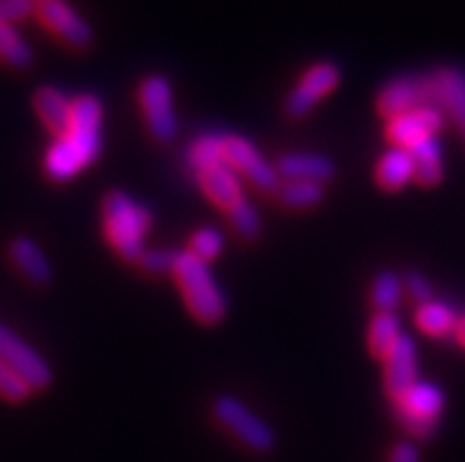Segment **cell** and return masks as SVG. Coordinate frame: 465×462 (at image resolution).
I'll list each match as a JSON object with an SVG mask.
<instances>
[{
	"label": "cell",
	"instance_id": "6da1fadb",
	"mask_svg": "<svg viewBox=\"0 0 465 462\" xmlns=\"http://www.w3.org/2000/svg\"><path fill=\"white\" fill-rule=\"evenodd\" d=\"M102 116L104 109L94 94H81L71 100L69 133L54 137L45 153V172L50 180H71L97 161L102 152Z\"/></svg>",
	"mask_w": 465,
	"mask_h": 462
},
{
	"label": "cell",
	"instance_id": "7a4b0ae2",
	"mask_svg": "<svg viewBox=\"0 0 465 462\" xmlns=\"http://www.w3.org/2000/svg\"><path fill=\"white\" fill-rule=\"evenodd\" d=\"M102 227L106 243L124 262H135L144 252V236L152 229V212L128 193L109 192L102 201Z\"/></svg>",
	"mask_w": 465,
	"mask_h": 462
},
{
	"label": "cell",
	"instance_id": "3957f363",
	"mask_svg": "<svg viewBox=\"0 0 465 462\" xmlns=\"http://www.w3.org/2000/svg\"><path fill=\"white\" fill-rule=\"evenodd\" d=\"M180 293H183L184 305L189 314L203 326H215L227 314L224 295L213 279L206 262L196 260L192 252H180L177 255L175 271H173Z\"/></svg>",
	"mask_w": 465,
	"mask_h": 462
},
{
	"label": "cell",
	"instance_id": "277c9868",
	"mask_svg": "<svg viewBox=\"0 0 465 462\" xmlns=\"http://www.w3.org/2000/svg\"><path fill=\"white\" fill-rule=\"evenodd\" d=\"M392 404H395L397 422L404 428V432L416 439H428L435 434L437 420L442 416L444 394L432 382H416Z\"/></svg>",
	"mask_w": 465,
	"mask_h": 462
},
{
	"label": "cell",
	"instance_id": "5b68a950",
	"mask_svg": "<svg viewBox=\"0 0 465 462\" xmlns=\"http://www.w3.org/2000/svg\"><path fill=\"white\" fill-rule=\"evenodd\" d=\"M213 418L218 420L220 428L227 429L239 444H243L251 451L270 453L277 444V437H274L270 425L265 420H260L253 410L242 404L239 398L227 397V394L215 398Z\"/></svg>",
	"mask_w": 465,
	"mask_h": 462
},
{
	"label": "cell",
	"instance_id": "8992f818",
	"mask_svg": "<svg viewBox=\"0 0 465 462\" xmlns=\"http://www.w3.org/2000/svg\"><path fill=\"white\" fill-rule=\"evenodd\" d=\"M137 100H140L142 116H144L149 135L159 144H171L177 137V130H180L171 83L163 76H147L140 83Z\"/></svg>",
	"mask_w": 465,
	"mask_h": 462
},
{
	"label": "cell",
	"instance_id": "52a82bcc",
	"mask_svg": "<svg viewBox=\"0 0 465 462\" xmlns=\"http://www.w3.org/2000/svg\"><path fill=\"white\" fill-rule=\"evenodd\" d=\"M0 361L17 375L31 392H43L53 382V369L12 328L0 323Z\"/></svg>",
	"mask_w": 465,
	"mask_h": 462
},
{
	"label": "cell",
	"instance_id": "ba28073f",
	"mask_svg": "<svg viewBox=\"0 0 465 462\" xmlns=\"http://www.w3.org/2000/svg\"><path fill=\"white\" fill-rule=\"evenodd\" d=\"M223 161L234 172H242L258 192L277 193L279 187H282V177L277 175L274 165L267 163L265 158L258 153V149L243 137L224 135Z\"/></svg>",
	"mask_w": 465,
	"mask_h": 462
},
{
	"label": "cell",
	"instance_id": "9c48e42d",
	"mask_svg": "<svg viewBox=\"0 0 465 462\" xmlns=\"http://www.w3.org/2000/svg\"><path fill=\"white\" fill-rule=\"evenodd\" d=\"M35 15L43 26L71 50H88L93 45V29L64 0H41L35 3Z\"/></svg>",
	"mask_w": 465,
	"mask_h": 462
},
{
	"label": "cell",
	"instance_id": "30bf717a",
	"mask_svg": "<svg viewBox=\"0 0 465 462\" xmlns=\"http://www.w3.org/2000/svg\"><path fill=\"white\" fill-rule=\"evenodd\" d=\"M338 83H341V69L336 64L324 62V64H314L312 69H307L301 83L286 97V104H283L286 116L305 118L319 100H324L331 90L338 88Z\"/></svg>",
	"mask_w": 465,
	"mask_h": 462
},
{
	"label": "cell",
	"instance_id": "8fae6325",
	"mask_svg": "<svg viewBox=\"0 0 465 462\" xmlns=\"http://www.w3.org/2000/svg\"><path fill=\"white\" fill-rule=\"evenodd\" d=\"M444 113L437 106L423 104L409 113L390 118L388 123V140L395 149H413L428 137H435L437 130H442Z\"/></svg>",
	"mask_w": 465,
	"mask_h": 462
},
{
	"label": "cell",
	"instance_id": "7c38bea8",
	"mask_svg": "<svg viewBox=\"0 0 465 462\" xmlns=\"http://www.w3.org/2000/svg\"><path fill=\"white\" fill-rule=\"evenodd\" d=\"M423 93L425 104L447 112L465 133V74L456 69L435 71L423 78Z\"/></svg>",
	"mask_w": 465,
	"mask_h": 462
},
{
	"label": "cell",
	"instance_id": "4fadbf2b",
	"mask_svg": "<svg viewBox=\"0 0 465 462\" xmlns=\"http://www.w3.org/2000/svg\"><path fill=\"white\" fill-rule=\"evenodd\" d=\"M419 382V359H416V342L409 335L397 339L395 349L385 359L383 385L388 397L395 401L401 394Z\"/></svg>",
	"mask_w": 465,
	"mask_h": 462
},
{
	"label": "cell",
	"instance_id": "5bb4252c",
	"mask_svg": "<svg viewBox=\"0 0 465 462\" xmlns=\"http://www.w3.org/2000/svg\"><path fill=\"white\" fill-rule=\"evenodd\" d=\"M425 104V93H423V78H411V76H400L395 81H390L381 94H378L376 106L378 113L390 118L409 113L413 109Z\"/></svg>",
	"mask_w": 465,
	"mask_h": 462
},
{
	"label": "cell",
	"instance_id": "9a60e30c",
	"mask_svg": "<svg viewBox=\"0 0 465 462\" xmlns=\"http://www.w3.org/2000/svg\"><path fill=\"white\" fill-rule=\"evenodd\" d=\"M277 175L286 182H324L336 177L333 161L322 153H283L274 165Z\"/></svg>",
	"mask_w": 465,
	"mask_h": 462
},
{
	"label": "cell",
	"instance_id": "2e32d148",
	"mask_svg": "<svg viewBox=\"0 0 465 462\" xmlns=\"http://www.w3.org/2000/svg\"><path fill=\"white\" fill-rule=\"evenodd\" d=\"M10 260L31 286H47L53 281V264L45 252L29 236H17L10 243Z\"/></svg>",
	"mask_w": 465,
	"mask_h": 462
},
{
	"label": "cell",
	"instance_id": "e0dca14e",
	"mask_svg": "<svg viewBox=\"0 0 465 462\" xmlns=\"http://www.w3.org/2000/svg\"><path fill=\"white\" fill-rule=\"evenodd\" d=\"M196 180H199L201 192L206 193L208 199L218 208H223V211H230L236 201L243 199L242 182H239L236 172L227 163H218L213 165V168L201 170Z\"/></svg>",
	"mask_w": 465,
	"mask_h": 462
},
{
	"label": "cell",
	"instance_id": "ac0fdd59",
	"mask_svg": "<svg viewBox=\"0 0 465 462\" xmlns=\"http://www.w3.org/2000/svg\"><path fill=\"white\" fill-rule=\"evenodd\" d=\"M34 109L54 137H62L71 128V100H66L64 93L57 88H41L34 94Z\"/></svg>",
	"mask_w": 465,
	"mask_h": 462
},
{
	"label": "cell",
	"instance_id": "d6986e66",
	"mask_svg": "<svg viewBox=\"0 0 465 462\" xmlns=\"http://www.w3.org/2000/svg\"><path fill=\"white\" fill-rule=\"evenodd\" d=\"M401 338V323L400 316L395 311H385V314H376L369 323L366 330V347L371 351V357L388 359L390 351L395 349L397 339Z\"/></svg>",
	"mask_w": 465,
	"mask_h": 462
},
{
	"label": "cell",
	"instance_id": "ffe728a7",
	"mask_svg": "<svg viewBox=\"0 0 465 462\" xmlns=\"http://www.w3.org/2000/svg\"><path fill=\"white\" fill-rule=\"evenodd\" d=\"M413 180V161L407 149H390L376 168V182L385 192H400Z\"/></svg>",
	"mask_w": 465,
	"mask_h": 462
},
{
	"label": "cell",
	"instance_id": "44dd1931",
	"mask_svg": "<svg viewBox=\"0 0 465 462\" xmlns=\"http://www.w3.org/2000/svg\"><path fill=\"white\" fill-rule=\"evenodd\" d=\"M413 161V180L423 187H435L442 180V149L435 137H428L413 149H409Z\"/></svg>",
	"mask_w": 465,
	"mask_h": 462
},
{
	"label": "cell",
	"instance_id": "7402d4cb",
	"mask_svg": "<svg viewBox=\"0 0 465 462\" xmlns=\"http://www.w3.org/2000/svg\"><path fill=\"white\" fill-rule=\"evenodd\" d=\"M0 62L15 71H24L34 64V50L12 24H0Z\"/></svg>",
	"mask_w": 465,
	"mask_h": 462
},
{
	"label": "cell",
	"instance_id": "603a6c76",
	"mask_svg": "<svg viewBox=\"0 0 465 462\" xmlns=\"http://www.w3.org/2000/svg\"><path fill=\"white\" fill-rule=\"evenodd\" d=\"M277 199L289 211H310L324 201V184H319V182H286L279 187Z\"/></svg>",
	"mask_w": 465,
	"mask_h": 462
},
{
	"label": "cell",
	"instance_id": "cb8c5ba5",
	"mask_svg": "<svg viewBox=\"0 0 465 462\" xmlns=\"http://www.w3.org/2000/svg\"><path fill=\"white\" fill-rule=\"evenodd\" d=\"M456 321L459 319H456L454 310L444 302H435V300L419 305V310H416V323L423 333L432 335V338H442V335L451 333L456 328Z\"/></svg>",
	"mask_w": 465,
	"mask_h": 462
},
{
	"label": "cell",
	"instance_id": "d4e9b609",
	"mask_svg": "<svg viewBox=\"0 0 465 462\" xmlns=\"http://www.w3.org/2000/svg\"><path fill=\"white\" fill-rule=\"evenodd\" d=\"M404 295V281L395 271H381L373 279L371 286V305L376 307V314H385V311H395Z\"/></svg>",
	"mask_w": 465,
	"mask_h": 462
},
{
	"label": "cell",
	"instance_id": "484cf974",
	"mask_svg": "<svg viewBox=\"0 0 465 462\" xmlns=\"http://www.w3.org/2000/svg\"><path fill=\"white\" fill-rule=\"evenodd\" d=\"M223 142L224 135H218V133H208V135H201L199 140L189 147L187 153V163L189 170L199 175L201 170L213 168V165L224 163L223 161Z\"/></svg>",
	"mask_w": 465,
	"mask_h": 462
},
{
	"label": "cell",
	"instance_id": "4316f807",
	"mask_svg": "<svg viewBox=\"0 0 465 462\" xmlns=\"http://www.w3.org/2000/svg\"><path fill=\"white\" fill-rule=\"evenodd\" d=\"M224 212L230 217L232 229H234V234L239 239L246 241V243H253V241L260 239V234H262V222H260L258 211L251 205V201H236L230 211Z\"/></svg>",
	"mask_w": 465,
	"mask_h": 462
},
{
	"label": "cell",
	"instance_id": "83f0119b",
	"mask_svg": "<svg viewBox=\"0 0 465 462\" xmlns=\"http://www.w3.org/2000/svg\"><path fill=\"white\" fill-rule=\"evenodd\" d=\"M224 248V241H223V234H220L218 229L213 227H203L199 229L194 236H192V241H189V251L192 252L196 260H201V262H211V260H215L223 252Z\"/></svg>",
	"mask_w": 465,
	"mask_h": 462
},
{
	"label": "cell",
	"instance_id": "f1b7e54d",
	"mask_svg": "<svg viewBox=\"0 0 465 462\" xmlns=\"http://www.w3.org/2000/svg\"><path fill=\"white\" fill-rule=\"evenodd\" d=\"M177 255H180V252L175 251H144L142 252V258L137 260V264H140V270L144 271V274L165 276L175 271Z\"/></svg>",
	"mask_w": 465,
	"mask_h": 462
},
{
	"label": "cell",
	"instance_id": "f546056e",
	"mask_svg": "<svg viewBox=\"0 0 465 462\" xmlns=\"http://www.w3.org/2000/svg\"><path fill=\"white\" fill-rule=\"evenodd\" d=\"M31 389L19 380L17 375L0 361V398H5L10 404H24L31 397Z\"/></svg>",
	"mask_w": 465,
	"mask_h": 462
},
{
	"label": "cell",
	"instance_id": "4dcf8cb0",
	"mask_svg": "<svg viewBox=\"0 0 465 462\" xmlns=\"http://www.w3.org/2000/svg\"><path fill=\"white\" fill-rule=\"evenodd\" d=\"M404 290H407V293L411 295V300H416L419 305H425V302H430L432 300L430 281H428L423 274H419V271H409L407 279H404Z\"/></svg>",
	"mask_w": 465,
	"mask_h": 462
},
{
	"label": "cell",
	"instance_id": "1f68e13d",
	"mask_svg": "<svg viewBox=\"0 0 465 462\" xmlns=\"http://www.w3.org/2000/svg\"><path fill=\"white\" fill-rule=\"evenodd\" d=\"M35 5L31 0H0V24H12L29 17Z\"/></svg>",
	"mask_w": 465,
	"mask_h": 462
},
{
	"label": "cell",
	"instance_id": "d6a6232c",
	"mask_svg": "<svg viewBox=\"0 0 465 462\" xmlns=\"http://www.w3.org/2000/svg\"><path fill=\"white\" fill-rule=\"evenodd\" d=\"M390 462H420L419 448L411 441H401L390 453Z\"/></svg>",
	"mask_w": 465,
	"mask_h": 462
},
{
	"label": "cell",
	"instance_id": "836d02e7",
	"mask_svg": "<svg viewBox=\"0 0 465 462\" xmlns=\"http://www.w3.org/2000/svg\"><path fill=\"white\" fill-rule=\"evenodd\" d=\"M454 330H456V338H459V342L465 347V316H460L459 321H456Z\"/></svg>",
	"mask_w": 465,
	"mask_h": 462
},
{
	"label": "cell",
	"instance_id": "e575fe53",
	"mask_svg": "<svg viewBox=\"0 0 465 462\" xmlns=\"http://www.w3.org/2000/svg\"><path fill=\"white\" fill-rule=\"evenodd\" d=\"M31 3H34V5H35V3H41V0H31Z\"/></svg>",
	"mask_w": 465,
	"mask_h": 462
}]
</instances>
